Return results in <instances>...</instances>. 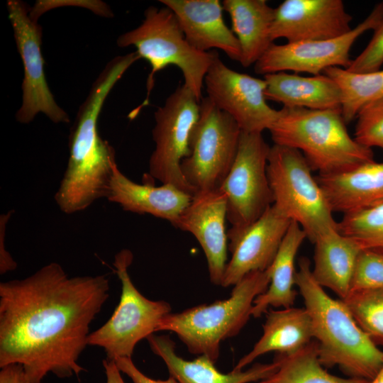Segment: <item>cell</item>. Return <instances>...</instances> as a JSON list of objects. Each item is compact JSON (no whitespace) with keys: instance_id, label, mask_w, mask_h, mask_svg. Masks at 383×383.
Listing matches in <instances>:
<instances>
[{"instance_id":"6da1fadb","label":"cell","mask_w":383,"mask_h":383,"mask_svg":"<svg viewBox=\"0 0 383 383\" xmlns=\"http://www.w3.org/2000/svg\"><path fill=\"white\" fill-rule=\"evenodd\" d=\"M104 274L70 277L57 262L31 275L0 283V367L23 365L27 377L42 382L85 370L79 358L91 322L109 296Z\"/></svg>"},{"instance_id":"7a4b0ae2","label":"cell","mask_w":383,"mask_h":383,"mask_svg":"<svg viewBox=\"0 0 383 383\" xmlns=\"http://www.w3.org/2000/svg\"><path fill=\"white\" fill-rule=\"evenodd\" d=\"M140 59L135 51L110 60L77 111L70 129L67 165L54 196L60 210L66 214L84 211L107 197L117 163L114 148L99 135L98 119L109 92Z\"/></svg>"},{"instance_id":"3957f363","label":"cell","mask_w":383,"mask_h":383,"mask_svg":"<svg viewBox=\"0 0 383 383\" xmlns=\"http://www.w3.org/2000/svg\"><path fill=\"white\" fill-rule=\"evenodd\" d=\"M298 265L295 285L311 320L321 364L338 366L349 377L372 380L383 366V351L357 324L345 303L316 282L310 260L301 257Z\"/></svg>"},{"instance_id":"277c9868","label":"cell","mask_w":383,"mask_h":383,"mask_svg":"<svg viewBox=\"0 0 383 383\" xmlns=\"http://www.w3.org/2000/svg\"><path fill=\"white\" fill-rule=\"evenodd\" d=\"M345 124L341 111L283 107L268 131L274 144L300 151L312 171L330 175L374 160Z\"/></svg>"},{"instance_id":"5b68a950","label":"cell","mask_w":383,"mask_h":383,"mask_svg":"<svg viewBox=\"0 0 383 383\" xmlns=\"http://www.w3.org/2000/svg\"><path fill=\"white\" fill-rule=\"evenodd\" d=\"M116 44L120 48L134 46L141 58L151 67L147 79V94L143 103L128 114L134 119L149 104V97L155 84V75L167 66L174 65L182 72L184 85L200 102L205 76L218 55L216 51L201 52L186 40L176 16L169 8L149 6L144 19L137 28L119 35Z\"/></svg>"},{"instance_id":"8992f818","label":"cell","mask_w":383,"mask_h":383,"mask_svg":"<svg viewBox=\"0 0 383 383\" xmlns=\"http://www.w3.org/2000/svg\"><path fill=\"white\" fill-rule=\"evenodd\" d=\"M268 269L246 274L233 288L229 298L201 304L161 320L157 331L177 334L192 354L206 355L216 362L224 340L235 336L247 323L253 301L268 288Z\"/></svg>"},{"instance_id":"52a82bcc","label":"cell","mask_w":383,"mask_h":383,"mask_svg":"<svg viewBox=\"0 0 383 383\" xmlns=\"http://www.w3.org/2000/svg\"><path fill=\"white\" fill-rule=\"evenodd\" d=\"M267 172L272 205L296 222L311 243L323 233L338 230V222L325 193L300 151L274 144Z\"/></svg>"},{"instance_id":"ba28073f","label":"cell","mask_w":383,"mask_h":383,"mask_svg":"<svg viewBox=\"0 0 383 383\" xmlns=\"http://www.w3.org/2000/svg\"><path fill=\"white\" fill-rule=\"evenodd\" d=\"M133 260L128 249L116 254L113 265L121 284L120 301L111 318L88 337V345L102 348L111 360L131 357L137 343L157 332L161 320L171 313L168 302L150 300L137 289L128 273Z\"/></svg>"},{"instance_id":"9c48e42d","label":"cell","mask_w":383,"mask_h":383,"mask_svg":"<svg viewBox=\"0 0 383 383\" xmlns=\"http://www.w3.org/2000/svg\"><path fill=\"white\" fill-rule=\"evenodd\" d=\"M240 134L228 114L202 97L189 139L190 154L181 164L183 177L195 193L220 188L235 161Z\"/></svg>"},{"instance_id":"30bf717a","label":"cell","mask_w":383,"mask_h":383,"mask_svg":"<svg viewBox=\"0 0 383 383\" xmlns=\"http://www.w3.org/2000/svg\"><path fill=\"white\" fill-rule=\"evenodd\" d=\"M200 102L184 84L179 86L154 113L152 130L155 149L148 174L162 184H170L194 195L184 179L181 164L190 154L189 139L199 116Z\"/></svg>"},{"instance_id":"8fae6325","label":"cell","mask_w":383,"mask_h":383,"mask_svg":"<svg viewBox=\"0 0 383 383\" xmlns=\"http://www.w3.org/2000/svg\"><path fill=\"white\" fill-rule=\"evenodd\" d=\"M270 148L262 133L241 131L235 161L219 188L232 229L248 226L273 204L267 172Z\"/></svg>"},{"instance_id":"7c38bea8","label":"cell","mask_w":383,"mask_h":383,"mask_svg":"<svg viewBox=\"0 0 383 383\" xmlns=\"http://www.w3.org/2000/svg\"><path fill=\"white\" fill-rule=\"evenodd\" d=\"M7 10L24 69L22 104L16 113L17 121L28 124L43 113L55 123H68V114L55 101L45 79L40 48L42 27L30 16L28 5L21 0H9Z\"/></svg>"},{"instance_id":"4fadbf2b","label":"cell","mask_w":383,"mask_h":383,"mask_svg":"<svg viewBox=\"0 0 383 383\" xmlns=\"http://www.w3.org/2000/svg\"><path fill=\"white\" fill-rule=\"evenodd\" d=\"M383 19V2L377 4L368 16L349 33L323 40L272 43L254 65L256 74L286 71L321 74L333 67L348 69L352 63L350 51L355 40L369 30H374Z\"/></svg>"},{"instance_id":"5bb4252c","label":"cell","mask_w":383,"mask_h":383,"mask_svg":"<svg viewBox=\"0 0 383 383\" xmlns=\"http://www.w3.org/2000/svg\"><path fill=\"white\" fill-rule=\"evenodd\" d=\"M204 86L207 97L228 114L241 131L262 133L279 116V110L267 103L265 80L230 69L218 55L205 76Z\"/></svg>"},{"instance_id":"9a60e30c","label":"cell","mask_w":383,"mask_h":383,"mask_svg":"<svg viewBox=\"0 0 383 383\" xmlns=\"http://www.w3.org/2000/svg\"><path fill=\"white\" fill-rule=\"evenodd\" d=\"M291 221L272 205L248 226L230 228L227 235L232 256L221 286H234L250 272L266 270L273 262Z\"/></svg>"},{"instance_id":"2e32d148","label":"cell","mask_w":383,"mask_h":383,"mask_svg":"<svg viewBox=\"0 0 383 383\" xmlns=\"http://www.w3.org/2000/svg\"><path fill=\"white\" fill-rule=\"evenodd\" d=\"M352 19L341 0H285L274 9L270 36L287 43L336 38L353 29Z\"/></svg>"},{"instance_id":"e0dca14e","label":"cell","mask_w":383,"mask_h":383,"mask_svg":"<svg viewBox=\"0 0 383 383\" xmlns=\"http://www.w3.org/2000/svg\"><path fill=\"white\" fill-rule=\"evenodd\" d=\"M227 200L220 189L195 193L172 226L192 234L207 261L209 278L221 285L227 265Z\"/></svg>"},{"instance_id":"ac0fdd59","label":"cell","mask_w":383,"mask_h":383,"mask_svg":"<svg viewBox=\"0 0 383 383\" xmlns=\"http://www.w3.org/2000/svg\"><path fill=\"white\" fill-rule=\"evenodd\" d=\"M172 11L187 41L196 50L219 49L229 58L240 62L239 42L223 18L218 0H160Z\"/></svg>"},{"instance_id":"d6986e66","label":"cell","mask_w":383,"mask_h":383,"mask_svg":"<svg viewBox=\"0 0 383 383\" xmlns=\"http://www.w3.org/2000/svg\"><path fill=\"white\" fill-rule=\"evenodd\" d=\"M193 195L170 184L156 187L138 184L114 167L106 199L118 204L124 211L150 214L167 220L172 225L191 202Z\"/></svg>"},{"instance_id":"ffe728a7","label":"cell","mask_w":383,"mask_h":383,"mask_svg":"<svg viewBox=\"0 0 383 383\" xmlns=\"http://www.w3.org/2000/svg\"><path fill=\"white\" fill-rule=\"evenodd\" d=\"M151 350L165 363L170 376L179 383H250L257 382L272 374L278 365L255 363L244 371L225 374L219 372L206 355L194 360H186L176 353L175 343L167 335H151L147 338Z\"/></svg>"},{"instance_id":"44dd1931","label":"cell","mask_w":383,"mask_h":383,"mask_svg":"<svg viewBox=\"0 0 383 383\" xmlns=\"http://www.w3.org/2000/svg\"><path fill=\"white\" fill-rule=\"evenodd\" d=\"M316 178L333 212L344 215L383 203V162L374 160L347 172Z\"/></svg>"},{"instance_id":"7402d4cb","label":"cell","mask_w":383,"mask_h":383,"mask_svg":"<svg viewBox=\"0 0 383 383\" xmlns=\"http://www.w3.org/2000/svg\"><path fill=\"white\" fill-rule=\"evenodd\" d=\"M266 99L287 108L341 111L342 94L338 84L326 74L301 76L280 72L264 76Z\"/></svg>"},{"instance_id":"603a6c76","label":"cell","mask_w":383,"mask_h":383,"mask_svg":"<svg viewBox=\"0 0 383 383\" xmlns=\"http://www.w3.org/2000/svg\"><path fill=\"white\" fill-rule=\"evenodd\" d=\"M266 313L262 336L232 371H242L256 358L270 352L294 353L314 340L311 320L305 308L270 309Z\"/></svg>"},{"instance_id":"cb8c5ba5","label":"cell","mask_w":383,"mask_h":383,"mask_svg":"<svg viewBox=\"0 0 383 383\" xmlns=\"http://www.w3.org/2000/svg\"><path fill=\"white\" fill-rule=\"evenodd\" d=\"M222 6L240 44L239 62L244 67L255 65L274 43L270 30L274 9L265 0H224Z\"/></svg>"},{"instance_id":"d4e9b609","label":"cell","mask_w":383,"mask_h":383,"mask_svg":"<svg viewBox=\"0 0 383 383\" xmlns=\"http://www.w3.org/2000/svg\"><path fill=\"white\" fill-rule=\"evenodd\" d=\"M314 265L311 270L316 282L335 292L340 299L350 292V284L360 252L359 245L338 230L322 234L313 242Z\"/></svg>"},{"instance_id":"484cf974","label":"cell","mask_w":383,"mask_h":383,"mask_svg":"<svg viewBox=\"0 0 383 383\" xmlns=\"http://www.w3.org/2000/svg\"><path fill=\"white\" fill-rule=\"evenodd\" d=\"M306 235L300 226L292 221L277 253L267 268L270 282L267 289L253 301L251 315L260 317L270 306L289 308L294 304L297 292L295 285V258Z\"/></svg>"},{"instance_id":"4316f807","label":"cell","mask_w":383,"mask_h":383,"mask_svg":"<svg viewBox=\"0 0 383 383\" xmlns=\"http://www.w3.org/2000/svg\"><path fill=\"white\" fill-rule=\"evenodd\" d=\"M278 368L272 374L255 383H370L360 378H343L328 373L318 359V343L313 340L300 350L275 353Z\"/></svg>"},{"instance_id":"83f0119b","label":"cell","mask_w":383,"mask_h":383,"mask_svg":"<svg viewBox=\"0 0 383 383\" xmlns=\"http://www.w3.org/2000/svg\"><path fill=\"white\" fill-rule=\"evenodd\" d=\"M323 72L333 79L341 90V113L345 123L356 118L360 110L367 104L383 99V70L355 73L333 67Z\"/></svg>"},{"instance_id":"f1b7e54d","label":"cell","mask_w":383,"mask_h":383,"mask_svg":"<svg viewBox=\"0 0 383 383\" xmlns=\"http://www.w3.org/2000/svg\"><path fill=\"white\" fill-rule=\"evenodd\" d=\"M338 230L354 240L362 250L383 254V203L344 214Z\"/></svg>"},{"instance_id":"f546056e","label":"cell","mask_w":383,"mask_h":383,"mask_svg":"<svg viewBox=\"0 0 383 383\" xmlns=\"http://www.w3.org/2000/svg\"><path fill=\"white\" fill-rule=\"evenodd\" d=\"M341 300L372 341L383 346V290L350 292Z\"/></svg>"},{"instance_id":"4dcf8cb0","label":"cell","mask_w":383,"mask_h":383,"mask_svg":"<svg viewBox=\"0 0 383 383\" xmlns=\"http://www.w3.org/2000/svg\"><path fill=\"white\" fill-rule=\"evenodd\" d=\"M383 290V254L362 250L353 272L350 292Z\"/></svg>"},{"instance_id":"1f68e13d","label":"cell","mask_w":383,"mask_h":383,"mask_svg":"<svg viewBox=\"0 0 383 383\" xmlns=\"http://www.w3.org/2000/svg\"><path fill=\"white\" fill-rule=\"evenodd\" d=\"M356 118L354 139L367 148L383 150V99L365 105Z\"/></svg>"},{"instance_id":"d6a6232c","label":"cell","mask_w":383,"mask_h":383,"mask_svg":"<svg viewBox=\"0 0 383 383\" xmlns=\"http://www.w3.org/2000/svg\"><path fill=\"white\" fill-rule=\"evenodd\" d=\"M372 38L364 50L352 60L346 69L355 73H367L380 70L383 65V19L374 30Z\"/></svg>"},{"instance_id":"836d02e7","label":"cell","mask_w":383,"mask_h":383,"mask_svg":"<svg viewBox=\"0 0 383 383\" xmlns=\"http://www.w3.org/2000/svg\"><path fill=\"white\" fill-rule=\"evenodd\" d=\"M114 361L119 370L129 377L133 383H179L172 376L165 380L148 377L137 368L131 357H119Z\"/></svg>"},{"instance_id":"e575fe53","label":"cell","mask_w":383,"mask_h":383,"mask_svg":"<svg viewBox=\"0 0 383 383\" xmlns=\"http://www.w3.org/2000/svg\"><path fill=\"white\" fill-rule=\"evenodd\" d=\"M13 211L3 213L0 216V274L13 271L17 267V263L12 258L10 253L6 250L5 234L6 228Z\"/></svg>"},{"instance_id":"d590c367","label":"cell","mask_w":383,"mask_h":383,"mask_svg":"<svg viewBox=\"0 0 383 383\" xmlns=\"http://www.w3.org/2000/svg\"><path fill=\"white\" fill-rule=\"evenodd\" d=\"M0 368V383H35L28 379L21 364L11 363Z\"/></svg>"},{"instance_id":"8d00e7d4","label":"cell","mask_w":383,"mask_h":383,"mask_svg":"<svg viewBox=\"0 0 383 383\" xmlns=\"http://www.w3.org/2000/svg\"><path fill=\"white\" fill-rule=\"evenodd\" d=\"M103 366L105 370L106 383H125L121 374V372L116 366L114 360L106 358L103 360Z\"/></svg>"},{"instance_id":"74e56055","label":"cell","mask_w":383,"mask_h":383,"mask_svg":"<svg viewBox=\"0 0 383 383\" xmlns=\"http://www.w3.org/2000/svg\"><path fill=\"white\" fill-rule=\"evenodd\" d=\"M370 383H383V366L379 373Z\"/></svg>"}]
</instances>
